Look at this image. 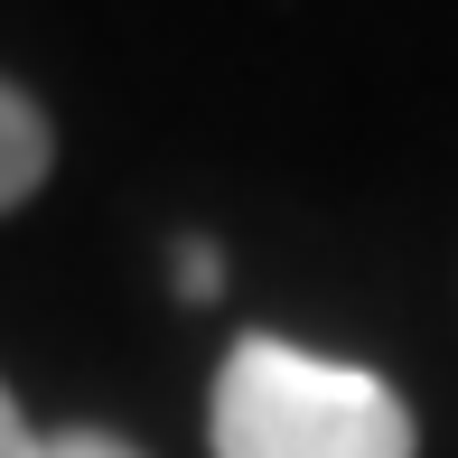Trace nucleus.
<instances>
[{
    "label": "nucleus",
    "instance_id": "7ed1b4c3",
    "mask_svg": "<svg viewBox=\"0 0 458 458\" xmlns=\"http://www.w3.org/2000/svg\"><path fill=\"white\" fill-rule=\"evenodd\" d=\"M38 458H140V449L113 430H56V440H38Z\"/></svg>",
    "mask_w": 458,
    "mask_h": 458
},
{
    "label": "nucleus",
    "instance_id": "20e7f679",
    "mask_svg": "<svg viewBox=\"0 0 458 458\" xmlns=\"http://www.w3.org/2000/svg\"><path fill=\"white\" fill-rule=\"evenodd\" d=\"M178 290H187V300H216V290H225L216 243H178Z\"/></svg>",
    "mask_w": 458,
    "mask_h": 458
},
{
    "label": "nucleus",
    "instance_id": "39448f33",
    "mask_svg": "<svg viewBox=\"0 0 458 458\" xmlns=\"http://www.w3.org/2000/svg\"><path fill=\"white\" fill-rule=\"evenodd\" d=\"M0 458H38V430H29V411L10 403V384H0Z\"/></svg>",
    "mask_w": 458,
    "mask_h": 458
},
{
    "label": "nucleus",
    "instance_id": "f03ea898",
    "mask_svg": "<svg viewBox=\"0 0 458 458\" xmlns=\"http://www.w3.org/2000/svg\"><path fill=\"white\" fill-rule=\"evenodd\" d=\"M47 159H56L47 113H38L19 85H0V216H10V206H29L38 187H47Z\"/></svg>",
    "mask_w": 458,
    "mask_h": 458
},
{
    "label": "nucleus",
    "instance_id": "f257e3e1",
    "mask_svg": "<svg viewBox=\"0 0 458 458\" xmlns=\"http://www.w3.org/2000/svg\"><path fill=\"white\" fill-rule=\"evenodd\" d=\"M206 440L216 458H411L421 430L384 374L309 356L290 337H243L216 374Z\"/></svg>",
    "mask_w": 458,
    "mask_h": 458
}]
</instances>
